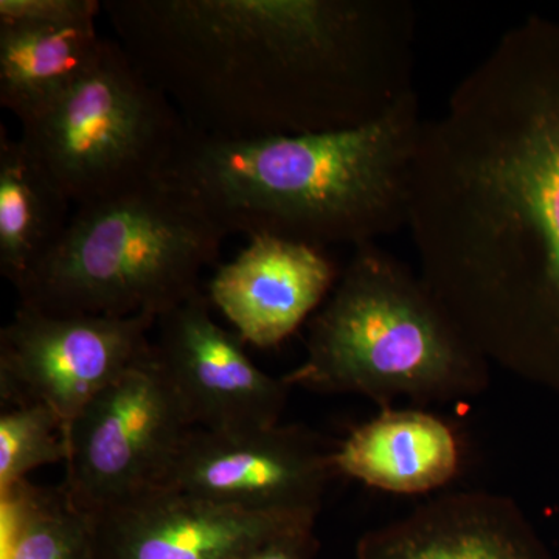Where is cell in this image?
<instances>
[{
  "label": "cell",
  "instance_id": "1",
  "mask_svg": "<svg viewBox=\"0 0 559 559\" xmlns=\"http://www.w3.org/2000/svg\"><path fill=\"white\" fill-rule=\"evenodd\" d=\"M407 227L489 366L559 395V21L503 33L425 121Z\"/></svg>",
  "mask_w": 559,
  "mask_h": 559
},
{
  "label": "cell",
  "instance_id": "2",
  "mask_svg": "<svg viewBox=\"0 0 559 559\" xmlns=\"http://www.w3.org/2000/svg\"><path fill=\"white\" fill-rule=\"evenodd\" d=\"M124 53L198 132L362 127L414 87L406 0H103Z\"/></svg>",
  "mask_w": 559,
  "mask_h": 559
},
{
  "label": "cell",
  "instance_id": "3",
  "mask_svg": "<svg viewBox=\"0 0 559 559\" xmlns=\"http://www.w3.org/2000/svg\"><path fill=\"white\" fill-rule=\"evenodd\" d=\"M425 121L415 91L349 130L230 139L189 127L160 183L226 237L356 249L407 226Z\"/></svg>",
  "mask_w": 559,
  "mask_h": 559
},
{
  "label": "cell",
  "instance_id": "4",
  "mask_svg": "<svg viewBox=\"0 0 559 559\" xmlns=\"http://www.w3.org/2000/svg\"><path fill=\"white\" fill-rule=\"evenodd\" d=\"M489 362L419 274L377 242L353 249L336 285L308 323L307 356L283 377L290 389L451 403L487 390Z\"/></svg>",
  "mask_w": 559,
  "mask_h": 559
},
{
  "label": "cell",
  "instance_id": "5",
  "mask_svg": "<svg viewBox=\"0 0 559 559\" xmlns=\"http://www.w3.org/2000/svg\"><path fill=\"white\" fill-rule=\"evenodd\" d=\"M223 234L156 183L73 210L58 245L17 283L22 307L49 314L159 319L200 293Z\"/></svg>",
  "mask_w": 559,
  "mask_h": 559
},
{
  "label": "cell",
  "instance_id": "6",
  "mask_svg": "<svg viewBox=\"0 0 559 559\" xmlns=\"http://www.w3.org/2000/svg\"><path fill=\"white\" fill-rule=\"evenodd\" d=\"M20 123L22 143L75 209L160 183L189 131L116 39H106L69 90Z\"/></svg>",
  "mask_w": 559,
  "mask_h": 559
},
{
  "label": "cell",
  "instance_id": "7",
  "mask_svg": "<svg viewBox=\"0 0 559 559\" xmlns=\"http://www.w3.org/2000/svg\"><path fill=\"white\" fill-rule=\"evenodd\" d=\"M191 429L151 347L73 419L62 487L90 514L162 487Z\"/></svg>",
  "mask_w": 559,
  "mask_h": 559
},
{
  "label": "cell",
  "instance_id": "8",
  "mask_svg": "<svg viewBox=\"0 0 559 559\" xmlns=\"http://www.w3.org/2000/svg\"><path fill=\"white\" fill-rule=\"evenodd\" d=\"M156 320L49 314L17 305L0 331L2 403L47 407L68 437L86 404L148 355Z\"/></svg>",
  "mask_w": 559,
  "mask_h": 559
},
{
  "label": "cell",
  "instance_id": "9",
  "mask_svg": "<svg viewBox=\"0 0 559 559\" xmlns=\"http://www.w3.org/2000/svg\"><path fill=\"white\" fill-rule=\"evenodd\" d=\"M336 444L301 426L191 429L162 487L259 513L318 518Z\"/></svg>",
  "mask_w": 559,
  "mask_h": 559
},
{
  "label": "cell",
  "instance_id": "10",
  "mask_svg": "<svg viewBox=\"0 0 559 559\" xmlns=\"http://www.w3.org/2000/svg\"><path fill=\"white\" fill-rule=\"evenodd\" d=\"M153 353L193 428L237 430L280 425L289 385L259 369L237 333L212 316L207 294L156 320Z\"/></svg>",
  "mask_w": 559,
  "mask_h": 559
},
{
  "label": "cell",
  "instance_id": "11",
  "mask_svg": "<svg viewBox=\"0 0 559 559\" xmlns=\"http://www.w3.org/2000/svg\"><path fill=\"white\" fill-rule=\"evenodd\" d=\"M91 518L95 559H231L318 520L234 509L168 487Z\"/></svg>",
  "mask_w": 559,
  "mask_h": 559
},
{
  "label": "cell",
  "instance_id": "12",
  "mask_svg": "<svg viewBox=\"0 0 559 559\" xmlns=\"http://www.w3.org/2000/svg\"><path fill=\"white\" fill-rule=\"evenodd\" d=\"M340 275L325 250L259 235L221 264L205 294L245 344L272 348L319 311Z\"/></svg>",
  "mask_w": 559,
  "mask_h": 559
},
{
  "label": "cell",
  "instance_id": "13",
  "mask_svg": "<svg viewBox=\"0 0 559 559\" xmlns=\"http://www.w3.org/2000/svg\"><path fill=\"white\" fill-rule=\"evenodd\" d=\"M356 559H543L538 539L507 496H440L359 539Z\"/></svg>",
  "mask_w": 559,
  "mask_h": 559
},
{
  "label": "cell",
  "instance_id": "14",
  "mask_svg": "<svg viewBox=\"0 0 559 559\" xmlns=\"http://www.w3.org/2000/svg\"><path fill=\"white\" fill-rule=\"evenodd\" d=\"M333 465L349 477L393 495H423L450 484L460 466L454 430L429 412L382 409L336 443Z\"/></svg>",
  "mask_w": 559,
  "mask_h": 559
},
{
  "label": "cell",
  "instance_id": "15",
  "mask_svg": "<svg viewBox=\"0 0 559 559\" xmlns=\"http://www.w3.org/2000/svg\"><path fill=\"white\" fill-rule=\"evenodd\" d=\"M105 44L97 21L0 24V105L28 119L83 76Z\"/></svg>",
  "mask_w": 559,
  "mask_h": 559
},
{
  "label": "cell",
  "instance_id": "16",
  "mask_svg": "<svg viewBox=\"0 0 559 559\" xmlns=\"http://www.w3.org/2000/svg\"><path fill=\"white\" fill-rule=\"evenodd\" d=\"M73 210L22 140L0 127V272L11 285L49 255Z\"/></svg>",
  "mask_w": 559,
  "mask_h": 559
},
{
  "label": "cell",
  "instance_id": "17",
  "mask_svg": "<svg viewBox=\"0 0 559 559\" xmlns=\"http://www.w3.org/2000/svg\"><path fill=\"white\" fill-rule=\"evenodd\" d=\"M0 559H95L92 518L64 487L0 492Z\"/></svg>",
  "mask_w": 559,
  "mask_h": 559
},
{
  "label": "cell",
  "instance_id": "18",
  "mask_svg": "<svg viewBox=\"0 0 559 559\" xmlns=\"http://www.w3.org/2000/svg\"><path fill=\"white\" fill-rule=\"evenodd\" d=\"M68 460L60 418L44 406L10 407L0 415V492L32 471Z\"/></svg>",
  "mask_w": 559,
  "mask_h": 559
},
{
  "label": "cell",
  "instance_id": "19",
  "mask_svg": "<svg viewBox=\"0 0 559 559\" xmlns=\"http://www.w3.org/2000/svg\"><path fill=\"white\" fill-rule=\"evenodd\" d=\"M100 0H0V24L64 25L97 21Z\"/></svg>",
  "mask_w": 559,
  "mask_h": 559
},
{
  "label": "cell",
  "instance_id": "20",
  "mask_svg": "<svg viewBox=\"0 0 559 559\" xmlns=\"http://www.w3.org/2000/svg\"><path fill=\"white\" fill-rule=\"evenodd\" d=\"M314 525L316 522H311L286 530L231 559H316L319 540Z\"/></svg>",
  "mask_w": 559,
  "mask_h": 559
}]
</instances>
